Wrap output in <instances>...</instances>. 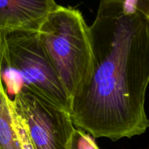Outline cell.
<instances>
[{"label": "cell", "instance_id": "8992f818", "mask_svg": "<svg viewBox=\"0 0 149 149\" xmlns=\"http://www.w3.org/2000/svg\"><path fill=\"white\" fill-rule=\"evenodd\" d=\"M0 149H21L14 127L9 98L0 84Z\"/></svg>", "mask_w": 149, "mask_h": 149}, {"label": "cell", "instance_id": "52a82bcc", "mask_svg": "<svg viewBox=\"0 0 149 149\" xmlns=\"http://www.w3.org/2000/svg\"><path fill=\"white\" fill-rule=\"evenodd\" d=\"M9 101H10V106L11 108L14 127L21 149H34L31 141L27 126H26L24 119L20 116L18 111L16 110L10 99H9Z\"/></svg>", "mask_w": 149, "mask_h": 149}, {"label": "cell", "instance_id": "5b68a950", "mask_svg": "<svg viewBox=\"0 0 149 149\" xmlns=\"http://www.w3.org/2000/svg\"><path fill=\"white\" fill-rule=\"evenodd\" d=\"M58 6L54 0H0V30L38 31Z\"/></svg>", "mask_w": 149, "mask_h": 149}, {"label": "cell", "instance_id": "9c48e42d", "mask_svg": "<svg viewBox=\"0 0 149 149\" xmlns=\"http://www.w3.org/2000/svg\"><path fill=\"white\" fill-rule=\"evenodd\" d=\"M135 7L149 18V0H137Z\"/></svg>", "mask_w": 149, "mask_h": 149}, {"label": "cell", "instance_id": "3957f363", "mask_svg": "<svg viewBox=\"0 0 149 149\" xmlns=\"http://www.w3.org/2000/svg\"><path fill=\"white\" fill-rule=\"evenodd\" d=\"M39 42L70 100L89 84L93 72L90 28L81 13L58 5L37 31Z\"/></svg>", "mask_w": 149, "mask_h": 149}, {"label": "cell", "instance_id": "7a4b0ae2", "mask_svg": "<svg viewBox=\"0 0 149 149\" xmlns=\"http://www.w3.org/2000/svg\"><path fill=\"white\" fill-rule=\"evenodd\" d=\"M0 84L10 100L28 90L70 112L71 100L37 31L0 30Z\"/></svg>", "mask_w": 149, "mask_h": 149}, {"label": "cell", "instance_id": "6da1fadb", "mask_svg": "<svg viewBox=\"0 0 149 149\" xmlns=\"http://www.w3.org/2000/svg\"><path fill=\"white\" fill-rule=\"evenodd\" d=\"M89 28L93 72L71 100L73 124L93 138L116 141L142 135L149 127V18L136 7L100 0Z\"/></svg>", "mask_w": 149, "mask_h": 149}, {"label": "cell", "instance_id": "277c9868", "mask_svg": "<svg viewBox=\"0 0 149 149\" xmlns=\"http://www.w3.org/2000/svg\"><path fill=\"white\" fill-rule=\"evenodd\" d=\"M10 100L26 122L33 148L70 149L75 127L69 112L28 90Z\"/></svg>", "mask_w": 149, "mask_h": 149}, {"label": "cell", "instance_id": "ba28073f", "mask_svg": "<svg viewBox=\"0 0 149 149\" xmlns=\"http://www.w3.org/2000/svg\"><path fill=\"white\" fill-rule=\"evenodd\" d=\"M70 149H100L90 134L75 128L70 143Z\"/></svg>", "mask_w": 149, "mask_h": 149}, {"label": "cell", "instance_id": "30bf717a", "mask_svg": "<svg viewBox=\"0 0 149 149\" xmlns=\"http://www.w3.org/2000/svg\"><path fill=\"white\" fill-rule=\"evenodd\" d=\"M116 1H119V2L124 3L125 6L127 7H135L136 6L137 0H116Z\"/></svg>", "mask_w": 149, "mask_h": 149}]
</instances>
